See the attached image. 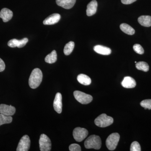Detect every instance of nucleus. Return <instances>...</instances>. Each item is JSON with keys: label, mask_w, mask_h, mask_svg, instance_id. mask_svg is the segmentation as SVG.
Returning <instances> with one entry per match:
<instances>
[{"label": "nucleus", "mask_w": 151, "mask_h": 151, "mask_svg": "<svg viewBox=\"0 0 151 151\" xmlns=\"http://www.w3.org/2000/svg\"><path fill=\"white\" fill-rule=\"evenodd\" d=\"M39 145L41 151L51 150V141L49 138L45 134H42L40 135L39 139Z\"/></svg>", "instance_id": "nucleus-6"}, {"label": "nucleus", "mask_w": 151, "mask_h": 151, "mask_svg": "<svg viewBox=\"0 0 151 151\" xmlns=\"http://www.w3.org/2000/svg\"><path fill=\"white\" fill-rule=\"evenodd\" d=\"M136 82L132 77L130 76H126L124 77V80L122 82V85L124 88H133L136 86Z\"/></svg>", "instance_id": "nucleus-16"}, {"label": "nucleus", "mask_w": 151, "mask_h": 151, "mask_svg": "<svg viewBox=\"0 0 151 151\" xmlns=\"http://www.w3.org/2000/svg\"><path fill=\"white\" fill-rule=\"evenodd\" d=\"M73 137L75 140L78 142H82L87 137L88 132L84 128L77 127L73 131Z\"/></svg>", "instance_id": "nucleus-7"}, {"label": "nucleus", "mask_w": 151, "mask_h": 151, "mask_svg": "<svg viewBox=\"0 0 151 151\" xmlns=\"http://www.w3.org/2000/svg\"><path fill=\"white\" fill-rule=\"evenodd\" d=\"M5 68V64L2 60L0 58V72H2Z\"/></svg>", "instance_id": "nucleus-29"}, {"label": "nucleus", "mask_w": 151, "mask_h": 151, "mask_svg": "<svg viewBox=\"0 0 151 151\" xmlns=\"http://www.w3.org/2000/svg\"><path fill=\"white\" fill-rule=\"evenodd\" d=\"M136 67L139 70H142L145 72H147L149 70V65L147 63L144 61H140L137 63Z\"/></svg>", "instance_id": "nucleus-23"}, {"label": "nucleus", "mask_w": 151, "mask_h": 151, "mask_svg": "<svg viewBox=\"0 0 151 151\" xmlns=\"http://www.w3.org/2000/svg\"><path fill=\"white\" fill-rule=\"evenodd\" d=\"M57 60V55L55 50H53L51 53L47 55L45 59V62L50 64L56 62Z\"/></svg>", "instance_id": "nucleus-21"}, {"label": "nucleus", "mask_w": 151, "mask_h": 151, "mask_svg": "<svg viewBox=\"0 0 151 151\" xmlns=\"http://www.w3.org/2000/svg\"><path fill=\"white\" fill-rule=\"evenodd\" d=\"M13 16L12 12L7 8H4L0 12V18L2 19L3 22H6L10 20Z\"/></svg>", "instance_id": "nucleus-15"}, {"label": "nucleus", "mask_w": 151, "mask_h": 151, "mask_svg": "<svg viewBox=\"0 0 151 151\" xmlns=\"http://www.w3.org/2000/svg\"><path fill=\"white\" fill-rule=\"evenodd\" d=\"M140 105L142 107L145 108V110H151V99L143 100L141 102Z\"/></svg>", "instance_id": "nucleus-25"}, {"label": "nucleus", "mask_w": 151, "mask_h": 151, "mask_svg": "<svg viewBox=\"0 0 151 151\" xmlns=\"http://www.w3.org/2000/svg\"><path fill=\"white\" fill-rule=\"evenodd\" d=\"M60 15L58 14H53L47 17L43 21V23L45 25H52L55 24L59 21Z\"/></svg>", "instance_id": "nucleus-12"}, {"label": "nucleus", "mask_w": 151, "mask_h": 151, "mask_svg": "<svg viewBox=\"0 0 151 151\" xmlns=\"http://www.w3.org/2000/svg\"><path fill=\"white\" fill-rule=\"evenodd\" d=\"M97 2L96 0H92L87 5L86 9V15L88 16H92L97 12Z\"/></svg>", "instance_id": "nucleus-13"}, {"label": "nucleus", "mask_w": 151, "mask_h": 151, "mask_svg": "<svg viewBox=\"0 0 151 151\" xmlns=\"http://www.w3.org/2000/svg\"><path fill=\"white\" fill-rule=\"evenodd\" d=\"M69 149L70 151H81V150L80 145L76 144L70 145L69 146Z\"/></svg>", "instance_id": "nucleus-28"}, {"label": "nucleus", "mask_w": 151, "mask_h": 151, "mask_svg": "<svg viewBox=\"0 0 151 151\" xmlns=\"http://www.w3.org/2000/svg\"><path fill=\"white\" fill-rule=\"evenodd\" d=\"M12 117L0 113V126L5 124H10L12 122Z\"/></svg>", "instance_id": "nucleus-24"}, {"label": "nucleus", "mask_w": 151, "mask_h": 151, "mask_svg": "<svg viewBox=\"0 0 151 151\" xmlns=\"http://www.w3.org/2000/svg\"><path fill=\"white\" fill-rule=\"evenodd\" d=\"M42 72L38 68L32 70L29 79V84L32 89H35L40 86L42 80Z\"/></svg>", "instance_id": "nucleus-1"}, {"label": "nucleus", "mask_w": 151, "mask_h": 151, "mask_svg": "<svg viewBox=\"0 0 151 151\" xmlns=\"http://www.w3.org/2000/svg\"><path fill=\"white\" fill-rule=\"evenodd\" d=\"M73 95L76 100L82 104H88L91 103L93 97L89 94H86L81 91H75L73 92Z\"/></svg>", "instance_id": "nucleus-5"}, {"label": "nucleus", "mask_w": 151, "mask_h": 151, "mask_svg": "<svg viewBox=\"0 0 151 151\" xmlns=\"http://www.w3.org/2000/svg\"><path fill=\"white\" fill-rule=\"evenodd\" d=\"M131 151H141V148L139 144L137 142H134L132 143L130 147Z\"/></svg>", "instance_id": "nucleus-27"}, {"label": "nucleus", "mask_w": 151, "mask_h": 151, "mask_svg": "<svg viewBox=\"0 0 151 151\" xmlns=\"http://www.w3.org/2000/svg\"><path fill=\"white\" fill-rule=\"evenodd\" d=\"M101 139L97 135H91L84 142V146L86 149H94L99 150L101 147Z\"/></svg>", "instance_id": "nucleus-2"}, {"label": "nucleus", "mask_w": 151, "mask_h": 151, "mask_svg": "<svg viewBox=\"0 0 151 151\" xmlns=\"http://www.w3.org/2000/svg\"><path fill=\"white\" fill-rule=\"evenodd\" d=\"M133 49L134 51L139 54L142 55L144 54V50L142 47L140 45L136 44L133 46Z\"/></svg>", "instance_id": "nucleus-26"}, {"label": "nucleus", "mask_w": 151, "mask_h": 151, "mask_svg": "<svg viewBox=\"0 0 151 151\" xmlns=\"http://www.w3.org/2000/svg\"><path fill=\"white\" fill-rule=\"evenodd\" d=\"M94 50L98 54L103 55H109L111 53V49L103 45H96L94 47Z\"/></svg>", "instance_id": "nucleus-17"}, {"label": "nucleus", "mask_w": 151, "mask_h": 151, "mask_svg": "<svg viewBox=\"0 0 151 151\" xmlns=\"http://www.w3.org/2000/svg\"><path fill=\"white\" fill-rule=\"evenodd\" d=\"M77 79L79 83L85 86L90 85L92 82L90 77L84 74H79L77 76Z\"/></svg>", "instance_id": "nucleus-19"}, {"label": "nucleus", "mask_w": 151, "mask_h": 151, "mask_svg": "<svg viewBox=\"0 0 151 151\" xmlns=\"http://www.w3.org/2000/svg\"><path fill=\"white\" fill-rule=\"evenodd\" d=\"M74 42L73 41H70L65 45L64 47V54L66 55H70L73 51L74 47Z\"/></svg>", "instance_id": "nucleus-22"}, {"label": "nucleus", "mask_w": 151, "mask_h": 151, "mask_svg": "<svg viewBox=\"0 0 151 151\" xmlns=\"http://www.w3.org/2000/svg\"><path fill=\"white\" fill-rule=\"evenodd\" d=\"M76 0H56L58 5L64 9H70L75 5Z\"/></svg>", "instance_id": "nucleus-14"}, {"label": "nucleus", "mask_w": 151, "mask_h": 151, "mask_svg": "<svg viewBox=\"0 0 151 151\" xmlns=\"http://www.w3.org/2000/svg\"><path fill=\"white\" fill-rule=\"evenodd\" d=\"M120 136L119 134L114 133L111 134L106 141V147L110 150H114L118 145Z\"/></svg>", "instance_id": "nucleus-4"}, {"label": "nucleus", "mask_w": 151, "mask_h": 151, "mask_svg": "<svg viewBox=\"0 0 151 151\" xmlns=\"http://www.w3.org/2000/svg\"><path fill=\"white\" fill-rule=\"evenodd\" d=\"M113 123V118L104 113L100 115L94 120L95 125L97 127L102 128L108 127Z\"/></svg>", "instance_id": "nucleus-3"}, {"label": "nucleus", "mask_w": 151, "mask_h": 151, "mask_svg": "<svg viewBox=\"0 0 151 151\" xmlns=\"http://www.w3.org/2000/svg\"><path fill=\"white\" fill-rule=\"evenodd\" d=\"M120 29L123 32L129 35H133L135 32V30L127 24L123 23L120 25Z\"/></svg>", "instance_id": "nucleus-20"}, {"label": "nucleus", "mask_w": 151, "mask_h": 151, "mask_svg": "<svg viewBox=\"0 0 151 151\" xmlns=\"http://www.w3.org/2000/svg\"><path fill=\"white\" fill-rule=\"evenodd\" d=\"M62 95L59 92L57 93L55 95L54 102H53V107L55 111L57 113L60 114L62 111Z\"/></svg>", "instance_id": "nucleus-11"}, {"label": "nucleus", "mask_w": 151, "mask_h": 151, "mask_svg": "<svg viewBox=\"0 0 151 151\" xmlns=\"http://www.w3.org/2000/svg\"><path fill=\"white\" fill-rule=\"evenodd\" d=\"M137 1V0H122V2L124 4H130Z\"/></svg>", "instance_id": "nucleus-30"}, {"label": "nucleus", "mask_w": 151, "mask_h": 151, "mask_svg": "<svg viewBox=\"0 0 151 151\" xmlns=\"http://www.w3.org/2000/svg\"><path fill=\"white\" fill-rule=\"evenodd\" d=\"M30 146V140L28 135H24L21 138L17 149V151H27Z\"/></svg>", "instance_id": "nucleus-8"}, {"label": "nucleus", "mask_w": 151, "mask_h": 151, "mask_svg": "<svg viewBox=\"0 0 151 151\" xmlns=\"http://www.w3.org/2000/svg\"><path fill=\"white\" fill-rule=\"evenodd\" d=\"M135 63H137V62H136V61H135Z\"/></svg>", "instance_id": "nucleus-31"}, {"label": "nucleus", "mask_w": 151, "mask_h": 151, "mask_svg": "<svg viewBox=\"0 0 151 151\" xmlns=\"http://www.w3.org/2000/svg\"><path fill=\"white\" fill-rule=\"evenodd\" d=\"M16 108L12 105L5 104L0 105V113L7 116H12L15 114Z\"/></svg>", "instance_id": "nucleus-10"}, {"label": "nucleus", "mask_w": 151, "mask_h": 151, "mask_svg": "<svg viewBox=\"0 0 151 151\" xmlns=\"http://www.w3.org/2000/svg\"><path fill=\"white\" fill-rule=\"evenodd\" d=\"M28 41V39L27 38H24L21 40L13 39L9 41L8 42V45L11 47H18V48H21L26 45Z\"/></svg>", "instance_id": "nucleus-9"}, {"label": "nucleus", "mask_w": 151, "mask_h": 151, "mask_svg": "<svg viewBox=\"0 0 151 151\" xmlns=\"http://www.w3.org/2000/svg\"><path fill=\"white\" fill-rule=\"evenodd\" d=\"M138 21L143 26L150 27L151 26V17L150 16H142L139 17Z\"/></svg>", "instance_id": "nucleus-18"}]
</instances>
